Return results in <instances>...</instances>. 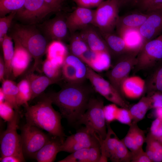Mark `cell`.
Wrapping results in <instances>:
<instances>
[{"label":"cell","mask_w":162,"mask_h":162,"mask_svg":"<svg viewBox=\"0 0 162 162\" xmlns=\"http://www.w3.org/2000/svg\"><path fill=\"white\" fill-rule=\"evenodd\" d=\"M132 153L131 162H152L146 152L142 148L136 152Z\"/></svg>","instance_id":"obj_45"},{"label":"cell","mask_w":162,"mask_h":162,"mask_svg":"<svg viewBox=\"0 0 162 162\" xmlns=\"http://www.w3.org/2000/svg\"><path fill=\"white\" fill-rule=\"evenodd\" d=\"M134 134L135 141L138 147L142 148L143 145L146 140V138L144 130L140 128L136 124L135 126Z\"/></svg>","instance_id":"obj_47"},{"label":"cell","mask_w":162,"mask_h":162,"mask_svg":"<svg viewBox=\"0 0 162 162\" xmlns=\"http://www.w3.org/2000/svg\"><path fill=\"white\" fill-rule=\"evenodd\" d=\"M116 120L130 126L132 123L131 116L128 109L119 107Z\"/></svg>","instance_id":"obj_42"},{"label":"cell","mask_w":162,"mask_h":162,"mask_svg":"<svg viewBox=\"0 0 162 162\" xmlns=\"http://www.w3.org/2000/svg\"><path fill=\"white\" fill-rule=\"evenodd\" d=\"M145 81L138 76H128L122 82L121 93L124 98L131 99L139 98L145 93Z\"/></svg>","instance_id":"obj_21"},{"label":"cell","mask_w":162,"mask_h":162,"mask_svg":"<svg viewBox=\"0 0 162 162\" xmlns=\"http://www.w3.org/2000/svg\"><path fill=\"white\" fill-rule=\"evenodd\" d=\"M52 102L46 95L35 104L25 107L27 123L60 138L64 142L65 134L61 123L62 115L53 108Z\"/></svg>","instance_id":"obj_2"},{"label":"cell","mask_w":162,"mask_h":162,"mask_svg":"<svg viewBox=\"0 0 162 162\" xmlns=\"http://www.w3.org/2000/svg\"><path fill=\"white\" fill-rule=\"evenodd\" d=\"M85 82H67L59 91L47 95L58 108L62 116L71 124H77L94 94L93 89Z\"/></svg>","instance_id":"obj_1"},{"label":"cell","mask_w":162,"mask_h":162,"mask_svg":"<svg viewBox=\"0 0 162 162\" xmlns=\"http://www.w3.org/2000/svg\"><path fill=\"white\" fill-rule=\"evenodd\" d=\"M41 129L26 123L21 128L20 135L24 155L34 158L36 153L51 138Z\"/></svg>","instance_id":"obj_8"},{"label":"cell","mask_w":162,"mask_h":162,"mask_svg":"<svg viewBox=\"0 0 162 162\" xmlns=\"http://www.w3.org/2000/svg\"><path fill=\"white\" fill-rule=\"evenodd\" d=\"M52 12L44 0H26L16 14L21 20L33 23L40 21Z\"/></svg>","instance_id":"obj_14"},{"label":"cell","mask_w":162,"mask_h":162,"mask_svg":"<svg viewBox=\"0 0 162 162\" xmlns=\"http://www.w3.org/2000/svg\"><path fill=\"white\" fill-rule=\"evenodd\" d=\"M15 110L8 102L4 101L0 103V116L6 122H9L14 117Z\"/></svg>","instance_id":"obj_40"},{"label":"cell","mask_w":162,"mask_h":162,"mask_svg":"<svg viewBox=\"0 0 162 162\" xmlns=\"http://www.w3.org/2000/svg\"><path fill=\"white\" fill-rule=\"evenodd\" d=\"M13 12L7 16L1 17L0 19V42L2 45L5 36L10 26L13 19L16 13Z\"/></svg>","instance_id":"obj_39"},{"label":"cell","mask_w":162,"mask_h":162,"mask_svg":"<svg viewBox=\"0 0 162 162\" xmlns=\"http://www.w3.org/2000/svg\"><path fill=\"white\" fill-rule=\"evenodd\" d=\"M120 7L129 6H136L138 0H116Z\"/></svg>","instance_id":"obj_51"},{"label":"cell","mask_w":162,"mask_h":162,"mask_svg":"<svg viewBox=\"0 0 162 162\" xmlns=\"http://www.w3.org/2000/svg\"><path fill=\"white\" fill-rule=\"evenodd\" d=\"M148 13V17L139 29L143 46L148 42L162 34V11L158 9Z\"/></svg>","instance_id":"obj_15"},{"label":"cell","mask_w":162,"mask_h":162,"mask_svg":"<svg viewBox=\"0 0 162 162\" xmlns=\"http://www.w3.org/2000/svg\"><path fill=\"white\" fill-rule=\"evenodd\" d=\"M100 32L105 41L111 54H112L120 57L130 52L124 39L118 34H115L113 32Z\"/></svg>","instance_id":"obj_27"},{"label":"cell","mask_w":162,"mask_h":162,"mask_svg":"<svg viewBox=\"0 0 162 162\" xmlns=\"http://www.w3.org/2000/svg\"><path fill=\"white\" fill-rule=\"evenodd\" d=\"M145 93L162 92V64L157 67L145 81Z\"/></svg>","instance_id":"obj_32"},{"label":"cell","mask_w":162,"mask_h":162,"mask_svg":"<svg viewBox=\"0 0 162 162\" xmlns=\"http://www.w3.org/2000/svg\"><path fill=\"white\" fill-rule=\"evenodd\" d=\"M5 68L3 58L0 57V81L2 82L5 79Z\"/></svg>","instance_id":"obj_50"},{"label":"cell","mask_w":162,"mask_h":162,"mask_svg":"<svg viewBox=\"0 0 162 162\" xmlns=\"http://www.w3.org/2000/svg\"><path fill=\"white\" fill-rule=\"evenodd\" d=\"M92 51L106 52L111 55L110 51L98 30L92 25H88L78 33Z\"/></svg>","instance_id":"obj_17"},{"label":"cell","mask_w":162,"mask_h":162,"mask_svg":"<svg viewBox=\"0 0 162 162\" xmlns=\"http://www.w3.org/2000/svg\"><path fill=\"white\" fill-rule=\"evenodd\" d=\"M136 124L137 123L132 122L129 126L130 128L126 135L122 140L131 153L135 152L141 148L138 147L135 141L134 130Z\"/></svg>","instance_id":"obj_37"},{"label":"cell","mask_w":162,"mask_h":162,"mask_svg":"<svg viewBox=\"0 0 162 162\" xmlns=\"http://www.w3.org/2000/svg\"><path fill=\"white\" fill-rule=\"evenodd\" d=\"M26 78L28 80L31 88V100L41 94L50 85L58 82L45 75H37L31 71L27 74Z\"/></svg>","instance_id":"obj_25"},{"label":"cell","mask_w":162,"mask_h":162,"mask_svg":"<svg viewBox=\"0 0 162 162\" xmlns=\"http://www.w3.org/2000/svg\"><path fill=\"white\" fill-rule=\"evenodd\" d=\"M20 118L19 110H15L14 117L11 120L8 122L6 130L1 135V157L14 155L25 159L20 135L18 134L17 131Z\"/></svg>","instance_id":"obj_6"},{"label":"cell","mask_w":162,"mask_h":162,"mask_svg":"<svg viewBox=\"0 0 162 162\" xmlns=\"http://www.w3.org/2000/svg\"><path fill=\"white\" fill-rule=\"evenodd\" d=\"M63 142L60 138L52 136L36 153L34 158L38 162H53L58 153L61 152V146Z\"/></svg>","instance_id":"obj_23"},{"label":"cell","mask_w":162,"mask_h":162,"mask_svg":"<svg viewBox=\"0 0 162 162\" xmlns=\"http://www.w3.org/2000/svg\"><path fill=\"white\" fill-rule=\"evenodd\" d=\"M61 70L62 77L67 82H82L87 79V65L71 54L66 56Z\"/></svg>","instance_id":"obj_13"},{"label":"cell","mask_w":162,"mask_h":162,"mask_svg":"<svg viewBox=\"0 0 162 162\" xmlns=\"http://www.w3.org/2000/svg\"><path fill=\"white\" fill-rule=\"evenodd\" d=\"M137 54L128 52L120 56L112 68L106 73L109 81L121 93V85L136 65Z\"/></svg>","instance_id":"obj_11"},{"label":"cell","mask_w":162,"mask_h":162,"mask_svg":"<svg viewBox=\"0 0 162 162\" xmlns=\"http://www.w3.org/2000/svg\"><path fill=\"white\" fill-rule=\"evenodd\" d=\"M101 155L100 147L83 148L71 153L58 162H98Z\"/></svg>","instance_id":"obj_24"},{"label":"cell","mask_w":162,"mask_h":162,"mask_svg":"<svg viewBox=\"0 0 162 162\" xmlns=\"http://www.w3.org/2000/svg\"><path fill=\"white\" fill-rule=\"evenodd\" d=\"M53 12L59 11L62 8L65 0H44Z\"/></svg>","instance_id":"obj_48"},{"label":"cell","mask_w":162,"mask_h":162,"mask_svg":"<svg viewBox=\"0 0 162 162\" xmlns=\"http://www.w3.org/2000/svg\"><path fill=\"white\" fill-rule=\"evenodd\" d=\"M150 103V109L162 107V92H154L147 94Z\"/></svg>","instance_id":"obj_43"},{"label":"cell","mask_w":162,"mask_h":162,"mask_svg":"<svg viewBox=\"0 0 162 162\" xmlns=\"http://www.w3.org/2000/svg\"><path fill=\"white\" fill-rule=\"evenodd\" d=\"M120 8L116 0L103 1L95 10L92 25L101 32H113L120 17Z\"/></svg>","instance_id":"obj_7"},{"label":"cell","mask_w":162,"mask_h":162,"mask_svg":"<svg viewBox=\"0 0 162 162\" xmlns=\"http://www.w3.org/2000/svg\"><path fill=\"white\" fill-rule=\"evenodd\" d=\"M78 6L91 9L97 7L103 0H73Z\"/></svg>","instance_id":"obj_46"},{"label":"cell","mask_w":162,"mask_h":162,"mask_svg":"<svg viewBox=\"0 0 162 162\" xmlns=\"http://www.w3.org/2000/svg\"><path fill=\"white\" fill-rule=\"evenodd\" d=\"M69 49L71 54L79 58L90 49L79 33L76 32L72 33L70 38Z\"/></svg>","instance_id":"obj_33"},{"label":"cell","mask_w":162,"mask_h":162,"mask_svg":"<svg viewBox=\"0 0 162 162\" xmlns=\"http://www.w3.org/2000/svg\"><path fill=\"white\" fill-rule=\"evenodd\" d=\"M136 6L142 12L148 13L162 8V0H138Z\"/></svg>","instance_id":"obj_38"},{"label":"cell","mask_w":162,"mask_h":162,"mask_svg":"<svg viewBox=\"0 0 162 162\" xmlns=\"http://www.w3.org/2000/svg\"><path fill=\"white\" fill-rule=\"evenodd\" d=\"M146 142V152L152 162H162V143L149 132Z\"/></svg>","instance_id":"obj_28"},{"label":"cell","mask_w":162,"mask_h":162,"mask_svg":"<svg viewBox=\"0 0 162 162\" xmlns=\"http://www.w3.org/2000/svg\"><path fill=\"white\" fill-rule=\"evenodd\" d=\"M95 10L78 6L67 18L69 31L73 33L92 25Z\"/></svg>","instance_id":"obj_16"},{"label":"cell","mask_w":162,"mask_h":162,"mask_svg":"<svg viewBox=\"0 0 162 162\" xmlns=\"http://www.w3.org/2000/svg\"><path fill=\"white\" fill-rule=\"evenodd\" d=\"M104 106L102 99L93 94L89 100L86 111L77 123L85 125L103 140L106 138L107 133Z\"/></svg>","instance_id":"obj_4"},{"label":"cell","mask_w":162,"mask_h":162,"mask_svg":"<svg viewBox=\"0 0 162 162\" xmlns=\"http://www.w3.org/2000/svg\"><path fill=\"white\" fill-rule=\"evenodd\" d=\"M13 37L20 43L34 59V64L31 71L34 72L46 53L48 45L46 38L34 28L19 25H16Z\"/></svg>","instance_id":"obj_3"},{"label":"cell","mask_w":162,"mask_h":162,"mask_svg":"<svg viewBox=\"0 0 162 162\" xmlns=\"http://www.w3.org/2000/svg\"><path fill=\"white\" fill-rule=\"evenodd\" d=\"M119 107L113 103L104 106V113L106 124H110L116 120Z\"/></svg>","instance_id":"obj_41"},{"label":"cell","mask_w":162,"mask_h":162,"mask_svg":"<svg viewBox=\"0 0 162 162\" xmlns=\"http://www.w3.org/2000/svg\"><path fill=\"white\" fill-rule=\"evenodd\" d=\"M155 110L154 113L157 118L162 119V107L154 109Z\"/></svg>","instance_id":"obj_52"},{"label":"cell","mask_w":162,"mask_h":162,"mask_svg":"<svg viewBox=\"0 0 162 162\" xmlns=\"http://www.w3.org/2000/svg\"><path fill=\"white\" fill-rule=\"evenodd\" d=\"M100 138L86 127L68 136L62 144L61 152L73 153L84 148L100 147Z\"/></svg>","instance_id":"obj_12"},{"label":"cell","mask_w":162,"mask_h":162,"mask_svg":"<svg viewBox=\"0 0 162 162\" xmlns=\"http://www.w3.org/2000/svg\"><path fill=\"white\" fill-rule=\"evenodd\" d=\"M17 85L18 89L17 98L18 106L24 105L26 107L28 106V102L31 100L32 91L28 80L25 78L20 81Z\"/></svg>","instance_id":"obj_34"},{"label":"cell","mask_w":162,"mask_h":162,"mask_svg":"<svg viewBox=\"0 0 162 162\" xmlns=\"http://www.w3.org/2000/svg\"><path fill=\"white\" fill-rule=\"evenodd\" d=\"M1 162H22L25 161V160L14 155H10L1 157Z\"/></svg>","instance_id":"obj_49"},{"label":"cell","mask_w":162,"mask_h":162,"mask_svg":"<svg viewBox=\"0 0 162 162\" xmlns=\"http://www.w3.org/2000/svg\"><path fill=\"white\" fill-rule=\"evenodd\" d=\"M158 140L160 142L162 143V135L158 139Z\"/></svg>","instance_id":"obj_54"},{"label":"cell","mask_w":162,"mask_h":162,"mask_svg":"<svg viewBox=\"0 0 162 162\" xmlns=\"http://www.w3.org/2000/svg\"><path fill=\"white\" fill-rule=\"evenodd\" d=\"M110 124L106 138L100 141L101 155L100 162H107L109 159L113 162H131L132 153L113 131Z\"/></svg>","instance_id":"obj_5"},{"label":"cell","mask_w":162,"mask_h":162,"mask_svg":"<svg viewBox=\"0 0 162 162\" xmlns=\"http://www.w3.org/2000/svg\"><path fill=\"white\" fill-rule=\"evenodd\" d=\"M135 71L151 68L162 61V34L147 42L138 52Z\"/></svg>","instance_id":"obj_10"},{"label":"cell","mask_w":162,"mask_h":162,"mask_svg":"<svg viewBox=\"0 0 162 162\" xmlns=\"http://www.w3.org/2000/svg\"><path fill=\"white\" fill-rule=\"evenodd\" d=\"M5 101L4 96L1 88H0V103Z\"/></svg>","instance_id":"obj_53"},{"label":"cell","mask_w":162,"mask_h":162,"mask_svg":"<svg viewBox=\"0 0 162 162\" xmlns=\"http://www.w3.org/2000/svg\"><path fill=\"white\" fill-rule=\"evenodd\" d=\"M46 58L54 65L62 68L68 54L67 48L61 41L53 40L47 47Z\"/></svg>","instance_id":"obj_26"},{"label":"cell","mask_w":162,"mask_h":162,"mask_svg":"<svg viewBox=\"0 0 162 162\" xmlns=\"http://www.w3.org/2000/svg\"><path fill=\"white\" fill-rule=\"evenodd\" d=\"M14 52L11 63L12 75L16 78L22 74L28 67L32 57L27 50L16 39Z\"/></svg>","instance_id":"obj_18"},{"label":"cell","mask_w":162,"mask_h":162,"mask_svg":"<svg viewBox=\"0 0 162 162\" xmlns=\"http://www.w3.org/2000/svg\"><path fill=\"white\" fill-rule=\"evenodd\" d=\"M149 15V13L139 12L120 16L116 27L117 34L122 37L129 31L139 30Z\"/></svg>","instance_id":"obj_19"},{"label":"cell","mask_w":162,"mask_h":162,"mask_svg":"<svg viewBox=\"0 0 162 162\" xmlns=\"http://www.w3.org/2000/svg\"><path fill=\"white\" fill-rule=\"evenodd\" d=\"M42 70L44 75L51 79L59 81L62 76L61 68L53 64L47 58L43 62Z\"/></svg>","instance_id":"obj_36"},{"label":"cell","mask_w":162,"mask_h":162,"mask_svg":"<svg viewBox=\"0 0 162 162\" xmlns=\"http://www.w3.org/2000/svg\"><path fill=\"white\" fill-rule=\"evenodd\" d=\"M1 46L5 68V78L9 79L12 74L11 63L14 52L11 38L7 35L5 36Z\"/></svg>","instance_id":"obj_29"},{"label":"cell","mask_w":162,"mask_h":162,"mask_svg":"<svg viewBox=\"0 0 162 162\" xmlns=\"http://www.w3.org/2000/svg\"><path fill=\"white\" fill-rule=\"evenodd\" d=\"M2 83L1 88L4 94L5 101L8 103L15 110H19L17 102L18 91L17 84L7 79H5Z\"/></svg>","instance_id":"obj_30"},{"label":"cell","mask_w":162,"mask_h":162,"mask_svg":"<svg viewBox=\"0 0 162 162\" xmlns=\"http://www.w3.org/2000/svg\"><path fill=\"white\" fill-rule=\"evenodd\" d=\"M158 140L162 135V119L156 118L152 122L149 132Z\"/></svg>","instance_id":"obj_44"},{"label":"cell","mask_w":162,"mask_h":162,"mask_svg":"<svg viewBox=\"0 0 162 162\" xmlns=\"http://www.w3.org/2000/svg\"><path fill=\"white\" fill-rule=\"evenodd\" d=\"M66 19L62 15H58L45 22V32L51 39L61 41L66 38L69 30Z\"/></svg>","instance_id":"obj_20"},{"label":"cell","mask_w":162,"mask_h":162,"mask_svg":"<svg viewBox=\"0 0 162 162\" xmlns=\"http://www.w3.org/2000/svg\"><path fill=\"white\" fill-rule=\"evenodd\" d=\"M159 10H161L162 11V8H161L160 9H159Z\"/></svg>","instance_id":"obj_55"},{"label":"cell","mask_w":162,"mask_h":162,"mask_svg":"<svg viewBox=\"0 0 162 162\" xmlns=\"http://www.w3.org/2000/svg\"><path fill=\"white\" fill-rule=\"evenodd\" d=\"M26 0H0V16L2 17L7 14L17 11L23 6Z\"/></svg>","instance_id":"obj_35"},{"label":"cell","mask_w":162,"mask_h":162,"mask_svg":"<svg viewBox=\"0 0 162 162\" xmlns=\"http://www.w3.org/2000/svg\"><path fill=\"white\" fill-rule=\"evenodd\" d=\"M150 109L148 97L147 96L142 97L137 103L130 107L128 109L132 118V122L137 123L142 120L147 111Z\"/></svg>","instance_id":"obj_31"},{"label":"cell","mask_w":162,"mask_h":162,"mask_svg":"<svg viewBox=\"0 0 162 162\" xmlns=\"http://www.w3.org/2000/svg\"><path fill=\"white\" fill-rule=\"evenodd\" d=\"M110 55L108 53L95 52L90 50L84 55L82 61L94 71L101 72L110 68Z\"/></svg>","instance_id":"obj_22"},{"label":"cell","mask_w":162,"mask_h":162,"mask_svg":"<svg viewBox=\"0 0 162 162\" xmlns=\"http://www.w3.org/2000/svg\"><path fill=\"white\" fill-rule=\"evenodd\" d=\"M87 79L93 89L108 101L121 107L129 109L128 103L109 81L87 66Z\"/></svg>","instance_id":"obj_9"}]
</instances>
